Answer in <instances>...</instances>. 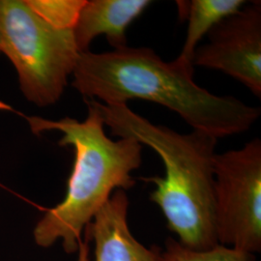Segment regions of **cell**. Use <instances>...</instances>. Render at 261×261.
<instances>
[{
    "label": "cell",
    "instance_id": "6da1fadb",
    "mask_svg": "<svg viewBox=\"0 0 261 261\" xmlns=\"http://www.w3.org/2000/svg\"><path fill=\"white\" fill-rule=\"evenodd\" d=\"M194 70L165 62L149 47H125L102 54L81 53L72 86L85 99L108 106L140 99L172 111L194 130L216 139L250 130L260 108L233 96H217L194 82Z\"/></svg>",
    "mask_w": 261,
    "mask_h": 261
},
{
    "label": "cell",
    "instance_id": "30bf717a",
    "mask_svg": "<svg viewBox=\"0 0 261 261\" xmlns=\"http://www.w3.org/2000/svg\"><path fill=\"white\" fill-rule=\"evenodd\" d=\"M162 261H253L254 256L223 245H216L206 251L188 249L172 238L166 241V249L161 252Z\"/></svg>",
    "mask_w": 261,
    "mask_h": 261
},
{
    "label": "cell",
    "instance_id": "5b68a950",
    "mask_svg": "<svg viewBox=\"0 0 261 261\" xmlns=\"http://www.w3.org/2000/svg\"><path fill=\"white\" fill-rule=\"evenodd\" d=\"M214 223L218 244L248 253L261 250V140L216 154Z\"/></svg>",
    "mask_w": 261,
    "mask_h": 261
},
{
    "label": "cell",
    "instance_id": "4fadbf2b",
    "mask_svg": "<svg viewBox=\"0 0 261 261\" xmlns=\"http://www.w3.org/2000/svg\"><path fill=\"white\" fill-rule=\"evenodd\" d=\"M0 25H1V0H0Z\"/></svg>",
    "mask_w": 261,
    "mask_h": 261
},
{
    "label": "cell",
    "instance_id": "3957f363",
    "mask_svg": "<svg viewBox=\"0 0 261 261\" xmlns=\"http://www.w3.org/2000/svg\"><path fill=\"white\" fill-rule=\"evenodd\" d=\"M88 113L84 121L64 117L50 120L24 116L30 130L40 135L57 130L60 146L74 148L75 162L64 200L38 222L34 239L41 247L62 241L68 253L79 250L82 232L116 190H129L136 181L132 172L142 162V144L133 138L112 140L106 135L99 111L85 99Z\"/></svg>",
    "mask_w": 261,
    "mask_h": 261
},
{
    "label": "cell",
    "instance_id": "52a82bcc",
    "mask_svg": "<svg viewBox=\"0 0 261 261\" xmlns=\"http://www.w3.org/2000/svg\"><path fill=\"white\" fill-rule=\"evenodd\" d=\"M129 199L124 190H116L86 225V234L95 242L96 261H162L161 252L147 249L130 233Z\"/></svg>",
    "mask_w": 261,
    "mask_h": 261
},
{
    "label": "cell",
    "instance_id": "7c38bea8",
    "mask_svg": "<svg viewBox=\"0 0 261 261\" xmlns=\"http://www.w3.org/2000/svg\"><path fill=\"white\" fill-rule=\"evenodd\" d=\"M88 240L89 237L86 234V238L85 241L83 242L81 241L80 245H79V258L77 261H88V255H89V246H88Z\"/></svg>",
    "mask_w": 261,
    "mask_h": 261
},
{
    "label": "cell",
    "instance_id": "277c9868",
    "mask_svg": "<svg viewBox=\"0 0 261 261\" xmlns=\"http://www.w3.org/2000/svg\"><path fill=\"white\" fill-rule=\"evenodd\" d=\"M0 54L15 67L25 99L45 108L64 93L81 51L74 29L53 27L27 0H1Z\"/></svg>",
    "mask_w": 261,
    "mask_h": 261
},
{
    "label": "cell",
    "instance_id": "8992f818",
    "mask_svg": "<svg viewBox=\"0 0 261 261\" xmlns=\"http://www.w3.org/2000/svg\"><path fill=\"white\" fill-rule=\"evenodd\" d=\"M197 47L193 66L222 71L261 98V2L252 1L221 20Z\"/></svg>",
    "mask_w": 261,
    "mask_h": 261
},
{
    "label": "cell",
    "instance_id": "9c48e42d",
    "mask_svg": "<svg viewBox=\"0 0 261 261\" xmlns=\"http://www.w3.org/2000/svg\"><path fill=\"white\" fill-rule=\"evenodd\" d=\"M189 24L182 50L175 61L195 71L193 60L197 45L221 20L235 14L247 3L244 0H193L187 2Z\"/></svg>",
    "mask_w": 261,
    "mask_h": 261
},
{
    "label": "cell",
    "instance_id": "7a4b0ae2",
    "mask_svg": "<svg viewBox=\"0 0 261 261\" xmlns=\"http://www.w3.org/2000/svg\"><path fill=\"white\" fill-rule=\"evenodd\" d=\"M113 136L133 138L154 150L164 163L165 177L143 178L155 184L150 199L161 208L169 229L183 246L206 251L218 245L214 223V163L217 140L193 130L180 134L151 123L127 105L108 106L88 99Z\"/></svg>",
    "mask_w": 261,
    "mask_h": 261
},
{
    "label": "cell",
    "instance_id": "ba28073f",
    "mask_svg": "<svg viewBox=\"0 0 261 261\" xmlns=\"http://www.w3.org/2000/svg\"><path fill=\"white\" fill-rule=\"evenodd\" d=\"M151 3L148 0L85 1L74 28L79 50H89L92 41L100 35H106L113 49L127 47V29Z\"/></svg>",
    "mask_w": 261,
    "mask_h": 261
},
{
    "label": "cell",
    "instance_id": "8fae6325",
    "mask_svg": "<svg viewBox=\"0 0 261 261\" xmlns=\"http://www.w3.org/2000/svg\"><path fill=\"white\" fill-rule=\"evenodd\" d=\"M86 0H27L30 8L49 24L60 29H74Z\"/></svg>",
    "mask_w": 261,
    "mask_h": 261
}]
</instances>
